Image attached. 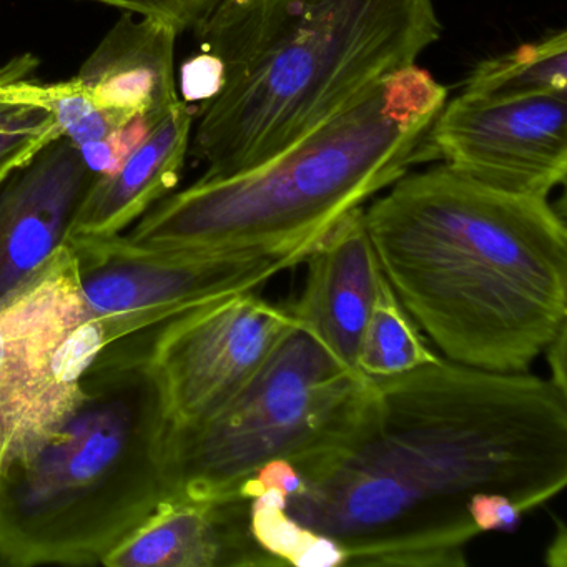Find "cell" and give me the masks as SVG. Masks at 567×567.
Here are the masks:
<instances>
[{"instance_id": "obj_8", "label": "cell", "mask_w": 567, "mask_h": 567, "mask_svg": "<svg viewBox=\"0 0 567 567\" xmlns=\"http://www.w3.org/2000/svg\"><path fill=\"white\" fill-rule=\"evenodd\" d=\"M89 315L109 343L198 305L254 291L305 261L295 254H207L137 245L127 235L69 237Z\"/></svg>"}, {"instance_id": "obj_6", "label": "cell", "mask_w": 567, "mask_h": 567, "mask_svg": "<svg viewBox=\"0 0 567 567\" xmlns=\"http://www.w3.org/2000/svg\"><path fill=\"white\" fill-rule=\"evenodd\" d=\"M368 377L337 360L297 323L251 380L204 420L172 426L167 440L171 497L240 496L267 463L293 461L341 413Z\"/></svg>"}, {"instance_id": "obj_16", "label": "cell", "mask_w": 567, "mask_h": 567, "mask_svg": "<svg viewBox=\"0 0 567 567\" xmlns=\"http://www.w3.org/2000/svg\"><path fill=\"white\" fill-rule=\"evenodd\" d=\"M31 55L0 68V182L31 161L62 131L49 109V84H35Z\"/></svg>"}, {"instance_id": "obj_15", "label": "cell", "mask_w": 567, "mask_h": 567, "mask_svg": "<svg viewBox=\"0 0 567 567\" xmlns=\"http://www.w3.org/2000/svg\"><path fill=\"white\" fill-rule=\"evenodd\" d=\"M194 114L181 101L145 132L124 161L97 175L79 208L71 237H114L141 220L181 181Z\"/></svg>"}, {"instance_id": "obj_25", "label": "cell", "mask_w": 567, "mask_h": 567, "mask_svg": "<svg viewBox=\"0 0 567 567\" xmlns=\"http://www.w3.org/2000/svg\"><path fill=\"white\" fill-rule=\"evenodd\" d=\"M566 533H564V526L559 523V536L554 537L553 546L547 550V563L554 567L566 566Z\"/></svg>"}, {"instance_id": "obj_17", "label": "cell", "mask_w": 567, "mask_h": 567, "mask_svg": "<svg viewBox=\"0 0 567 567\" xmlns=\"http://www.w3.org/2000/svg\"><path fill=\"white\" fill-rule=\"evenodd\" d=\"M464 94L489 97L567 95L566 31L477 64L464 82Z\"/></svg>"}, {"instance_id": "obj_21", "label": "cell", "mask_w": 567, "mask_h": 567, "mask_svg": "<svg viewBox=\"0 0 567 567\" xmlns=\"http://www.w3.org/2000/svg\"><path fill=\"white\" fill-rule=\"evenodd\" d=\"M142 18L164 22L177 31L197 32L224 0H91Z\"/></svg>"}, {"instance_id": "obj_11", "label": "cell", "mask_w": 567, "mask_h": 567, "mask_svg": "<svg viewBox=\"0 0 567 567\" xmlns=\"http://www.w3.org/2000/svg\"><path fill=\"white\" fill-rule=\"evenodd\" d=\"M97 175L61 135L0 182V303L68 241Z\"/></svg>"}, {"instance_id": "obj_24", "label": "cell", "mask_w": 567, "mask_h": 567, "mask_svg": "<svg viewBox=\"0 0 567 567\" xmlns=\"http://www.w3.org/2000/svg\"><path fill=\"white\" fill-rule=\"evenodd\" d=\"M544 353L547 354L549 361L550 373H553V381L557 388L567 391L566 384V328L557 333V337L547 344Z\"/></svg>"}, {"instance_id": "obj_23", "label": "cell", "mask_w": 567, "mask_h": 567, "mask_svg": "<svg viewBox=\"0 0 567 567\" xmlns=\"http://www.w3.org/2000/svg\"><path fill=\"white\" fill-rule=\"evenodd\" d=\"M224 84V68L220 59L204 51L188 61L182 69V91L184 102H208L218 94Z\"/></svg>"}, {"instance_id": "obj_4", "label": "cell", "mask_w": 567, "mask_h": 567, "mask_svg": "<svg viewBox=\"0 0 567 567\" xmlns=\"http://www.w3.org/2000/svg\"><path fill=\"white\" fill-rule=\"evenodd\" d=\"M446 101L430 72L403 69L264 164L202 177L162 198L127 238L172 250L307 258L341 218L430 161L427 131Z\"/></svg>"}, {"instance_id": "obj_1", "label": "cell", "mask_w": 567, "mask_h": 567, "mask_svg": "<svg viewBox=\"0 0 567 567\" xmlns=\"http://www.w3.org/2000/svg\"><path fill=\"white\" fill-rule=\"evenodd\" d=\"M291 464L303 487L287 513L334 540L344 567H464L474 494L527 513L566 487L567 391L437 358L367 378Z\"/></svg>"}, {"instance_id": "obj_13", "label": "cell", "mask_w": 567, "mask_h": 567, "mask_svg": "<svg viewBox=\"0 0 567 567\" xmlns=\"http://www.w3.org/2000/svg\"><path fill=\"white\" fill-rule=\"evenodd\" d=\"M105 567H278L251 534L250 499L167 497L122 540Z\"/></svg>"}, {"instance_id": "obj_14", "label": "cell", "mask_w": 567, "mask_h": 567, "mask_svg": "<svg viewBox=\"0 0 567 567\" xmlns=\"http://www.w3.org/2000/svg\"><path fill=\"white\" fill-rule=\"evenodd\" d=\"M177 35L164 22L125 12L74 81L122 124L155 122L182 101L175 81Z\"/></svg>"}, {"instance_id": "obj_18", "label": "cell", "mask_w": 567, "mask_h": 567, "mask_svg": "<svg viewBox=\"0 0 567 567\" xmlns=\"http://www.w3.org/2000/svg\"><path fill=\"white\" fill-rule=\"evenodd\" d=\"M437 358L383 277L361 334L358 371L368 378H390L410 373Z\"/></svg>"}, {"instance_id": "obj_19", "label": "cell", "mask_w": 567, "mask_h": 567, "mask_svg": "<svg viewBox=\"0 0 567 567\" xmlns=\"http://www.w3.org/2000/svg\"><path fill=\"white\" fill-rule=\"evenodd\" d=\"M250 527L257 543L271 556L298 567H337L347 554L330 537L313 533L287 513V496L265 491L250 499Z\"/></svg>"}, {"instance_id": "obj_22", "label": "cell", "mask_w": 567, "mask_h": 567, "mask_svg": "<svg viewBox=\"0 0 567 567\" xmlns=\"http://www.w3.org/2000/svg\"><path fill=\"white\" fill-rule=\"evenodd\" d=\"M477 533L513 534L523 523L524 511L511 497L499 493H477L467 504Z\"/></svg>"}, {"instance_id": "obj_5", "label": "cell", "mask_w": 567, "mask_h": 567, "mask_svg": "<svg viewBox=\"0 0 567 567\" xmlns=\"http://www.w3.org/2000/svg\"><path fill=\"white\" fill-rule=\"evenodd\" d=\"M145 331L109 343L74 408L0 474V567L102 566L171 497Z\"/></svg>"}, {"instance_id": "obj_3", "label": "cell", "mask_w": 567, "mask_h": 567, "mask_svg": "<svg viewBox=\"0 0 567 567\" xmlns=\"http://www.w3.org/2000/svg\"><path fill=\"white\" fill-rule=\"evenodd\" d=\"M197 34L224 84L190 147L217 178L264 164L416 65L441 22L433 0H224Z\"/></svg>"}, {"instance_id": "obj_10", "label": "cell", "mask_w": 567, "mask_h": 567, "mask_svg": "<svg viewBox=\"0 0 567 567\" xmlns=\"http://www.w3.org/2000/svg\"><path fill=\"white\" fill-rule=\"evenodd\" d=\"M426 151L430 161L491 187L549 198L567 175L566 97L463 92L434 118Z\"/></svg>"}, {"instance_id": "obj_7", "label": "cell", "mask_w": 567, "mask_h": 567, "mask_svg": "<svg viewBox=\"0 0 567 567\" xmlns=\"http://www.w3.org/2000/svg\"><path fill=\"white\" fill-rule=\"evenodd\" d=\"M107 344L64 244L0 303V474L68 416Z\"/></svg>"}, {"instance_id": "obj_9", "label": "cell", "mask_w": 567, "mask_h": 567, "mask_svg": "<svg viewBox=\"0 0 567 567\" xmlns=\"http://www.w3.org/2000/svg\"><path fill=\"white\" fill-rule=\"evenodd\" d=\"M293 324L287 307L254 290L207 301L145 330L148 363L172 426L220 410Z\"/></svg>"}, {"instance_id": "obj_20", "label": "cell", "mask_w": 567, "mask_h": 567, "mask_svg": "<svg viewBox=\"0 0 567 567\" xmlns=\"http://www.w3.org/2000/svg\"><path fill=\"white\" fill-rule=\"evenodd\" d=\"M48 102L62 135L74 142L81 151L112 141L122 128L127 127L99 107L74 79L49 84Z\"/></svg>"}, {"instance_id": "obj_12", "label": "cell", "mask_w": 567, "mask_h": 567, "mask_svg": "<svg viewBox=\"0 0 567 567\" xmlns=\"http://www.w3.org/2000/svg\"><path fill=\"white\" fill-rule=\"evenodd\" d=\"M303 264V293L288 307L295 323L313 334L340 363L358 371L361 334L383 280L364 225V208L341 218Z\"/></svg>"}, {"instance_id": "obj_2", "label": "cell", "mask_w": 567, "mask_h": 567, "mask_svg": "<svg viewBox=\"0 0 567 567\" xmlns=\"http://www.w3.org/2000/svg\"><path fill=\"white\" fill-rule=\"evenodd\" d=\"M364 210L381 274L446 360L529 370L567 328V230L546 197L447 165L398 178Z\"/></svg>"}]
</instances>
